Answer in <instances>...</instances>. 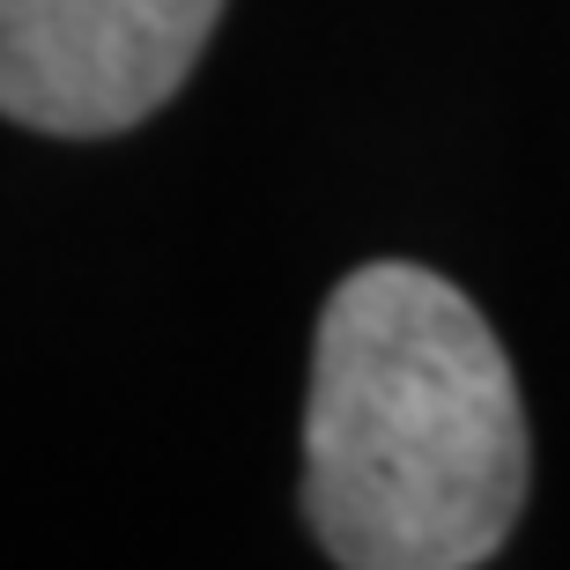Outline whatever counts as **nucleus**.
Wrapping results in <instances>:
<instances>
[{"label":"nucleus","instance_id":"obj_1","mask_svg":"<svg viewBox=\"0 0 570 570\" xmlns=\"http://www.w3.org/2000/svg\"><path fill=\"white\" fill-rule=\"evenodd\" d=\"M527 401L504 341L407 259L326 296L304 401V511L341 570H474L527 504Z\"/></svg>","mask_w":570,"mask_h":570},{"label":"nucleus","instance_id":"obj_2","mask_svg":"<svg viewBox=\"0 0 570 570\" xmlns=\"http://www.w3.org/2000/svg\"><path fill=\"white\" fill-rule=\"evenodd\" d=\"M223 0H0V111L38 134H119L170 105Z\"/></svg>","mask_w":570,"mask_h":570}]
</instances>
